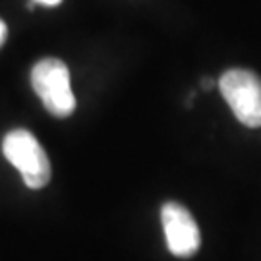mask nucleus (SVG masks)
Wrapping results in <instances>:
<instances>
[{
    "mask_svg": "<svg viewBox=\"0 0 261 261\" xmlns=\"http://www.w3.org/2000/svg\"><path fill=\"white\" fill-rule=\"evenodd\" d=\"M31 85L53 116L66 118L75 111L70 70L58 58H43L31 70Z\"/></svg>",
    "mask_w": 261,
    "mask_h": 261,
    "instance_id": "obj_1",
    "label": "nucleus"
},
{
    "mask_svg": "<svg viewBox=\"0 0 261 261\" xmlns=\"http://www.w3.org/2000/svg\"><path fill=\"white\" fill-rule=\"evenodd\" d=\"M4 157L19 170L25 186L41 190L50 180V163L37 138L28 130H14L2 141Z\"/></svg>",
    "mask_w": 261,
    "mask_h": 261,
    "instance_id": "obj_2",
    "label": "nucleus"
},
{
    "mask_svg": "<svg viewBox=\"0 0 261 261\" xmlns=\"http://www.w3.org/2000/svg\"><path fill=\"white\" fill-rule=\"evenodd\" d=\"M219 89L234 116L248 128H261V77L250 70L232 68L219 80Z\"/></svg>",
    "mask_w": 261,
    "mask_h": 261,
    "instance_id": "obj_3",
    "label": "nucleus"
},
{
    "mask_svg": "<svg viewBox=\"0 0 261 261\" xmlns=\"http://www.w3.org/2000/svg\"><path fill=\"white\" fill-rule=\"evenodd\" d=\"M161 223L165 230V240L172 255L190 257L201 246V234L196 219L184 205L168 201L161 209Z\"/></svg>",
    "mask_w": 261,
    "mask_h": 261,
    "instance_id": "obj_4",
    "label": "nucleus"
},
{
    "mask_svg": "<svg viewBox=\"0 0 261 261\" xmlns=\"http://www.w3.org/2000/svg\"><path fill=\"white\" fill-rule=\"evenodd\" d=\"M6 35H8V29H6V23L0 19V45L6 41Z\"/></svg>",
    "mask_w": 261,
    "mask_h": 261,
    "instance_id": "obj_5",
    "label": "nucleus"
},
{
    "mask_svg": "<svg viewBox=\"0 0 261 261\" xmlns=\"http://www.w3.org/2000/svg\"><path fill=\"white\" fill-rule=\"evenodd\" d=\"M33 2H37V4H43V6H58L62 0H33Z\"/></svg>",
    "mask_w": 261,
    "mask_h": 261,
    "instance_id": "obj_6",
    "label": "nucleus"
},
{
    "mask_svg": "<svg viewBox=\"0 0 261 261\" xmlns=\"http://www.w3.org/2000/svg\"><path fill=\"white\" fill-rule=\"evenodd\" d=\"M203 87H205V89H211V87H213V80H209V77H205V80H203Z\"/></svg>",
    "mask_w": 261,
    "mask_h": 261,
    "instance_id": "obj_7",
    "label": "nucleus"
}]
</instances>
